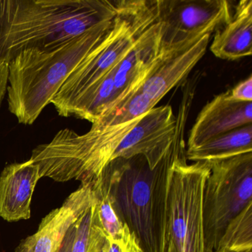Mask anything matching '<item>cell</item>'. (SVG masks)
Masks as SVG:
<instances>
[{
  "label": "cell",
  "mask_w": 252,
  "mask_h": 252,
  "mask_svg": "<svg viewBox=\"0 0 252 252\" xmlns=\"http://www.w3.org/2000/svg\"><path fill=\"white\" fill-rule=\"evenodd\" d=\"M231 97L237 101L252 102V76L240 82L230 91Z\"/></svg>",
  "instance_id": "44dd1931"
},
{
  "label": "cell",
  "mask_w": 252,
  "mask_h": 252,
  "mask_svg": "<svg viewBox=\"0 0 252 252\" xmlns=\"http://www.w3.org/2000/svg\"><path fill=\"white\" fill-rule=\"evenodd\" d=\"M94 183L81 184L63 206L42 220L37 231L20 242L14 252H58L69 228L95 200Z\"/></svg>",
  "instance_id": "9c48e42d"
},
{
  "label": "cell",
  "mask_w": 252,
  "mask_h": 252,
  "mask_svg": "<svg viewBox=\"0 0 252 252\" xmlns=\"http://www.w3.org/2000/svg\"><path fill=\"white\" fill-rule=\"evenodd\" d=\"M156 106L140 88L109 108L92 126L106 128L125 125L144 116Z\"/></svg>",
  "instance_id": "ac0fdd59"
},
{
  "label": "cell",
  "mask_w": 252,
  "mask_h": 252,
  "mask_svg": "<svg viewBox=\"0 0 252 252\" xmlns=\"http://www.w3.org/2000/svg\"><path fill=\"white\" fill-rule=\"evenodd\" d=\"M160 51L165 52L206 33L231 18L234 7L226 0H157Z\"/></svg>",
  "instance_id": "52a82bcc"
},
{
  "label": "cell",
  "mask_w": 252,
  "mask_h": 252,
  "mask_svg": "<svg viewBox=\"0 0 252 252\" xmlns=\"http://www.w3.org/2000/svg\"><path fill=\"white\" fill-rule=\"evenodd\" d=\"M117 65L76 100L69 112L68 117L73 116L94 124L117 102L119 95L114 83V73Z\"/></svg>",
  "instance_id": "2e32d148"
},
{
  "label": "cell",
  "mask_w": 252,
  "mask_h": 252,
  "mask_svg": "<svg viewBox=\"0 0 252 252\" xmlns=\"http://www.w3.org/2000/svg\"><path fill=\"white\" fill-rule=\"evenodd\" d=\"M166 252H177L176 249H175V246H174L172 240H169V245H168L167 250H166Z\"/></svg>",
  "instance_id": "d4e9b609"
},
{
  "label": "cell",
  "mask_w": 252,
  "mask_h": 252,
  "mask_svg": "<svg viewBox=\"0 0 252 252\" xmlns=\"http://www.w3.org/2000/svg\"><path fill=\"white\" fill-rule=\"evenodd\" d=\"M96 200L82 214L76 222V235L71 252H88L91 244L93 226L96 216Z\"/></svg>",
  "instance_id": "ffe728a7"
},
{
  "label": "cell",
  "mask_w": 252,
  "mask_h": 252,
  "mask_svg": "<svg viewBox=\"0 0 252 252\" xmlns=\"http://www.w3.org/2000/svg\"><path fill=\"white\" fill-rule=\"evenodd\" d=\"M94 187L98 222L107 240L116 243L125 252H143L133 233L115 213L105 193L96 182Z\"/></svg>",
  "instance_id": "e0dca14e"
},
{
  "label": "cell",
  "mask_w": 252,
  "mask_h": 252,
  "mask_svg": "<svg viewBox=\"0 0 252 252\" xmlns=\"http://www.w3.org/2000/svg\"><path fill=\"white\" fill-rule=\"evenodd\" d=\"M252 125L234 129L209 140L199 147L186 150L187 160L215 161L252 153Z\"/></svg>",
  "instance_id": "9a60e30c"
},
{
  "label": "cell",
  "mask_w": 252,
  "mask_h": 252,
  "mask_svg": "<svg viewBox=\"0 0 252 252\" xmlns=\"http://www.w3.org/2000/svg\"><path fill=\"white\" fill-rule=\"evenodd\" d=\"M106 240H107V238L100 227L98 215L96 212V216H95L94 226H93L91 244H90L89 252H104V245H105Z\"/></svg>",
  "instance_id": "7402d4cb"
},
{
  "label": "cell",
  "mask_w": 252,
  "mask_h": 252,
  "mask_svg": "<svg viewBox=\"0 0 252 252\" xmlns=\"http://www.w3.org/2000/svg\"><path fill=\"white\" fill-rule=\"evenodd\" d=\"M209 163L203 215L208 244L215 252L230 221L252 203V153Z\"/></svg>",
  "instance_id": "8992f818"
},
{
  "label": "cell",
  "mask_w": 252,
  "mask_h": 252,
  "mask_svg": "<svg viewBox=\"0 0 252 252\" xmlns=\"http://www.w3.org/2000/svg\"><path fill=\"white\" fill-rule=\"evenodd\" d=\"M214 252H252V250L249 251H243V252H234V251H229V250H218L215 251Z\"/></svg>",
  "instance_id": "484cf974"
},
{
  "label": "cell",
  "mask_w": 252,
  "mask_h": 252,
  "mask_svg": "<svg viewBox=\"0 0 252 252\" xmlns=\"http://www.w3.org/2000/svg\"><path fill=\"white\" fill-rule=\"evenodd\" d=\"M210 51L221 60H237L252 54V0H241L231 18L215 30Z\"/></svg>",
  "instance_id": "5bb4252c"
},
{
  "label": "cell",
  "mask_w": 252,
  "mask_h": 252,
  "mask_svg": "<svg viewBox=\"0 0 252 252\" xmlns=\"http://www.w3.org/2000/svg\"><path fill=\"white\" fill-rule=\"evenodd\" d=\"M192 102V97L183 95L173 141L154 169L143 156L118 158L95 181L108 197L118 218L133 233L143 252L167 250L171 169L177 158L186 151L184 133Z\"/></svg>",
  "instance_id": "6da1fadb"
},
{
  "label": "cell",
  "mask_w": 252,
  "mask_h": 252,
  "mask_svg": "<svg viewBox=\"0 0 252 252\" xmlns=\"http://www.w3.org/2000/svg\"><path fill=\"white\" fill-rule=\"evenodd\" d=\"M8 64L6 60H0V106L7 94L8 80Z\"/></svg>",
  "instance_id": "603a6c76"
},
{
  "label": "cell",
  "mask_w": 252,
  "mask_h": 252,
  "mask_svg": "<svg viewBox=\"0 0 252 252\" xmlns=\"http://www.w3.org/2000/svg\"><path fill=\"white\" fill-rule=\"evenodd\" d=\"M113 22L97 25L56 48L24 50L9 62L8 110L19 123H34L73 70L104 39Z\"/></svg>",
  "instance_id": "3957f363"
},
{
  "label": "cell",
  "mask_w": 252,
  "mask_h": 252,
  "mask_svg": "<svg viewBox=\"0 0 252 252\" xmlns=\"http://www.w3.org/2000/svg\"><path fill=\"white\" fill-rule=\"evenodd\" d=\"M176 125V116L171 106L155 107L124 138L112 160L143 156L154 169L172 144Z\"/></svg>",
  "instance_id": "ba28073f"
},
{
  "label": "cell",
  "mask_w": 252,
  "mask_h": 252,
  "mask_svg": "<svg viewBox=\"0 0 252 252\" xmlns=\"http://www.w3.org/2000/svg\"><path fill=\"white\" fill-rule=\"evenodd\" d=\"M209 161L187 163L186 151L171 169L168 195V233L177 252H214L206 239L203 191Z\"/></svg>",
  "instance_id": "5b68a950"
},
{
  "label": "cell",
  "mask_w": 252,
  "mask_h": 252,
  "mask_svg": "<svg viewBox=\"0 0 252 252\" xmlns=\"http://www.w3.org/2000/svg\"><path fill=\"white\" fill-rule=\"evenodd\" d=\"M212 33L197 36L169 51L161 52L156 67L141 87L156 104L189 74L206 54Z\"/></svg>",
  "instance_id": "30bf717a"
},
{
  "label": "cell",
  "mask_w": 252,
  "mask_h": 252,
  "mask_svg": "<svg viewBox=\"0 0 252 252\" xmlns=\"http://www.w3.org/2000/svg\"><path fill=\"white\" fill-rule=\"evenodd\" d=\"M161 54L160 25L156 20L138 36L132 49L115 70L114 83L119 95L117 102L142 86Z\"/></svg>",
  "instance_id": "7c38bea8"
},
{
  "label": "cell",
  "mask_w": 252,
  "mask_h": 252,
  "mask_svg": "<svg viewBox=\"0 0 252 252\" xmlns=\"http://www.w3.org/2000/svg\"><path fill=\"white\" fill-rule=\"evenodd\" d=\"M77 222V221H76ZM76 222L69 228L58 252H71L76 231Z\"/></svg>",
  "instance_id": "cb8c5ba5"
},
{
  "label": "cell",
  "mask_w": 252,
  "mask_h": 252,
  "mask_svg": "<svg viewBox=\"0 0 252 252\" xmlns=\"http://www.w3.org/2000/svg\"><path fill=\"white\" fill-rule=\"evenodd\" d=\"M117 13L105 37L69 76L51 104L68 117L76 100L114 68L130 51L138 36L157 20L156 1H116Z\"/></svg>",
  "instance_id": "277c9868"
},
{
  "label": "cell",
  "mask_w": 252,
  "mask_h": 252,
  "mask_svg": "<svg viewBox=\"0 0 252 252\" xmlns=\"http://www.w3.org/2000/svg\"><path fill=\"white\" fill-rule=\"evenodd\" d=\"M116 13V1L107 0H0V60L60 46Z\"/></svg>",
  "instance_id": "7a4b0ae2"
},
{
  "label": "cell",
  "mask_w": 252,
  "mask_h": 252,
  "mask_svg": "<svg viewBox=\"0 0 252 252\" xmlns=\"http://www.w3.org/2000/svg\"><path fill=\"white\" fill-rule=\"evenodd\" d=\"M218 250H252V203L225 227L215 251Z\"/></svg>",
  "instance_id": "d6986e66"
},
{
  "label": "cell",
  "mask_w": 252,
  "mask_h": 252,
  "mask_svg": "<svg viewBox=\"0 0 252 252\" xmlns=\"http://www.w3.org/2000/svg\"><path fill=\"white\" fill-rule=\"evenodd\" d=\"M252 123V102L237 101L229 91L216 95L202 109L189 135L188 149Z\"/></svg>",
  "instance_id": "8fae6325"
},
{
  "label": "cell",
  "mask_w": 252,
  "mask_h": 252,
  "mask_svg": "<svg viewBox=\"0 0 252 252\" xmlns=\"http://www.w3.org/2000/svg\"><path fill=\"white\" fill-rule=\"evenodd\" d=\"M40 178L39 166L31 159L4 168L0 174V217L2 219L16 222L31 218L32 197Z\"/></svg>",
  "instance_id": "4fadbf2b"
}]
</instances>
